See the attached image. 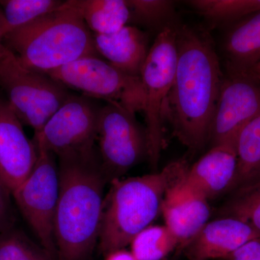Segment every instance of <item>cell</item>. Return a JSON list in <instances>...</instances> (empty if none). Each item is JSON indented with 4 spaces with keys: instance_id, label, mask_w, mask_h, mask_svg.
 <instances>
[{
    "instance_id": "obj_4",
    "label": "cell",
    "mask_w": 260,
    "mask_h": 260,
    "mask_svg": "<svg viewBox=\"0 0 260 260\" xmlns=\"http://www.w3.org/2000/svg\"><path fill=\"white\" fill-rule=\"evenodd\" d=\"M3 44L25 68L46 73L85 56H100L81 17L65 1L59 9L7 34Z\"/></svg>"
},
{
    "instance_id": "obj_7",
    "label": "cell",
    "mask_w": 260,
    "mask_h": 260,
    "mask_svg": "<svg viewBox=\"0 0 260 260\" xmlns=\"http://www.w3.org/2000/svg\"><path fill=\"white\" fill-rule=\"evenodd\" d=\"M45 75L84 96L118 104L134 114L143 112L144 93L140 78L122 73L101 56L80 58Z\"/></svg>"
},
{
    "instance_id": "obj_1",
    "label": "cell",
    "mask_w": 260,
    "mask_h": 260,
    "mask_svg": "<svg viewBox=\"0 0 260 260\" xmlns=\"http://www.w3.org/2000/svg\"><path fill=\"white\" fill-rule=\"evenodd\" d=\"M177 43V68L167 116L176 138L191 151H199L209 143L224 75L207 32L179 24Z\"/></svg>"
},
{
    "instance_id": "obj_22",
    "label": "cell",
    "mask_w": 260,
    "mask_h": 260,
    "mask_svg": "<svg viewBox=\"0 0 260 260\" xmlns=\"http://www.w3.org/2000/svg\"><path fill=\"white\" fill-rule=\"evenodd\" d=\"M64 3L61 0H1L6 35L59 9Z\"/></svg>"
},
{
    "instance_id": "obj_25",
    "label": "cell",
    "mask_w": 260,
    "mask_h": 260,
    "mask_svg": "<svg viewBox=\"0 0 260 260\" xmlns=\"http://www.w3.org/2000/svg\"><path fill=\"white\" fill-rule=\"evenodd\" d=\"M0 260H54L42 246L13 225L0 232Z\"/></svg>"
},
{
    "instance_id": "obj_17",
    "label": "cell",
    "mask_w": 260,
    "mask_h": 260,
    "mask_svg": "<svg viewBox=\"0 0 260 260\" xmlns=\"http://www.w3.org/2000/svg\"><path fill=\"white\" fill-rule=\"evenodd\" d=\"M93 39L99 56L122 73L140 78L149 52L146 32L128 25L113 34H93Z\"/></svg>"
},
{
    "instance_id": "obj_16",
    "label": "cell",
    "mask_w": 260,
    "mask_h": 260,
    "mask_svg": "<svg viewBox=\"0 0 260 260\" xmlns=\"http://www.w3.org/2000/svg\"><path fill=\"white\" fill-rule=\"evenodd\" d=\"M225 27L222 51L226 74L252 73L260 64V11Z\"/></svg>"
},
{
    "instance_id": "obj_11",
    "label": "cell",
    "mask_w": 260,
    "mask_h": 260,
    "mask_svg": "<svg viewBox=\"0 0 260 260\" xmlns=\"http://www.w3.org/2000/svg\"><path fill=\"white\" fill-rule=\"evenodd\" d=\"M260 114V77L254 73L224 75L211 127L212 147L236 139L240 130Z\"/></svg>"
},
{
    "instance_id": "obj_29",
    "label": "cell",
    "mask_w": 260,
    "mask_h": 260,
    "mask_svg": "<svg viewBox=\"0 0 260 260\" xmlns=\"http://www.w3.org/2000/svg\"><path fill=\"white\" fill-rule=\"evenodd\" d=\"M5 35H6V25H5L3 12H2L1 8H0V47L3 44V39H4Z\"/></svg>"
},
{
    "instance_id": "obj_15",
    "label": "cell",
    "mask_w": 260,
    "mask_h": 260,
    "mask_svg": "<svg viewBox=\"0 0 260 260\" xmlns=\"http://www.w3.org/2000/svg\"><path fill=\"white\" fill-rule=\"evenodd\" d=\"M237 138L214 145L184 174V179L208 200L234 188L237 177Z\"/></svg>"
},
{
    "instance_id": "obj_9",
    "label": "cell",
    "mask_w": 260,
    "mask_h": 260,
    "mask_svg": "<svg viewBox=\"0 0 260 260\" xmlns=\"http://www.w3.org/2000/svg\"><path fill=\"white\" fill-rule=\"evenodd\" d=\"M37 149L39 155L35 167L12 196L40 245L54 259V219L59 198V170L54 154Z\"/></svg>"
},
{
    "instance_id": "obj_8",
    "label": "cell",
    "mask_w": 260,
    "mask_h": 260,
    "mask_svg": "<svg viewBox=\"0 0 260 260\" xmlns=\"http://www.w3.org/2000/svg\"><path fill=\"white\" fill-rule=\"evenodd\" d=\"M99 155L109 183L121 179L130 169L148 158L146 130L134 113L115 104L101 108L98 125Z\"/></svg>"
},
{
    "instance_id": "obj_19",
    "label": "cell",
    "mask_w": 260,
    "mask_h": 260,
    "mask_svg": "<svg viewBox=\"0 0 260 260\" xmlns=\"http://www.w3.org/2000/svg\"><path fill=\"white\" fill-rule=\"evenodd\" d=\"M236 147L238 167L233 189H237L260 174V114L240 130Z\"/></svg>"
},
{
    "instance_id": "obj_26",
    "label": "cell",
    "mask_w": 260,
    "mask_h": 260,
    "mask_svg": "<svg viewBox=\"0 0 260 260\" xmlns=\"http://www.w3.org/2000/svg\"><path fill=\"white\" fill-rule=\"evenodd\" d=\"M12 192L0 179V232L12 226Z\"/></svg>"
},
{
    "instance_id": "obj_18",
    "label": "cell",
    "mask_w": 260,
    "mask_h": 260,
    "mask_svg": "<svg viewBox=\"0 0 260 260\" xmlns=\"http://www.w3.org/2000/svg\"><path fill=\"white\" fill-rule=\"evenodd\" d=\"M65 4L81 17L93 34H111L129 25L126 0H68Z\"/></svg>"
},
{
    "instance_id": "obj_23",
    "label": "cell",
    "mask_w": 260,
    "mask_h": 260,
    "mask_svg": "<svg viewBox=\"0 0 260 260\" xmlns=\"http://www.w3.org/2000/svg\"><path fill=\"white\" fill-rule=\"evenodd\" d=\"M222 213L245 222L260 234V174L236 189Z\"/></svg>"
},
{
    "instance_id": "obj_5",
    "label": "cell",
    "mask_w": 260,
    "mask_h": 260,
    "mask_svg": "<svg viewBox=\"0 0 260 260\" xmlns=\"http://www.w3.org/2000/svg\"><path fill=\"white\" fill-rule=\"evenodd\" d=\"M0 87L18 119L32 128L34 134L72 95L48 75L24 67L3 44L0 47Z\"/></svg>"
},
{
    "instance_id": "obj_10",
    "label": "cell",
    "mask_w": 260,
    "mask_h": 260,
    "mask_svg": "<svg viewBox=\"0 0 260 260\" xmlns=\"http://www.w3.org/2000/svg\"><path fill=\"white\" fill-rule=\"evenodd\" d=\"M101 108L90 98L72 94L34 134L32 141L37 148L58 158L91 151L95 149Z\"/></svg>"
},
{
    "instance_id": "obj_24",
    "label": "cell",
    "mask_w": 260,
    "mask_h": 260,
    "mask_svg": "<svg viewBox=\"0 0 260 260\" xmlns=\"http://www.w3.org/2000/svg\"><path fill=\"white\" fill-rule=\"evenodd\" d=\"M131 13L130 23L148 28L158 29L159 32L169 25L179 23L176 20L174 2L168 0H126Z\"/></svg>"
},
{
    "instance_id": "obj_12",
    "label": "cell",
    "mask_w": 260,
    "mask_h": 260,
    "mask_svg": "<svg viewBox=\"0 0 260 260\" xmlns=\"http://www.w3.org/2000/svg\"><path fill=\"white\" fill-rule=\"evenodd\" d=\"M38 155L37 145L25 135L23 123L7 99L0 96V179L12 193L30 175Z\"/></svg>"
},
{
    "instance_id": "obj_2",
    "label": "cell",
    "mask_w": 260,
    "mask_h": 260,
    "mask_svg": "<svg viewBox=\"0 0 260 260\" xmlns=\"http://www.w3.org/2000/svg\"><path fill=\"white\" fill-rule=\"evenodd\" d=\"M56 258L85 260L98 244L108 181L96 149L59 157Z\"/></svg>"
},
{
    "instance_id": "obj_21",
    "label": "cell",
    "mask_w": 260,
    "mask_h": 260,
    "mask_svg": "<svg viewBox=\"0 0 260 260\" xmlns=\"http://www.w3.org/2000/svg\"><path fill=\"white\" fill-rule=\"evenodd\" d=\"M129 245L138 260H162L179 247V242L165 225H150L135 236Z\"/></svg>"
},
{
    "instance_id": "obj_13",
    "label": "cell",
    "mask_w": 260,
    "mask_h": 260,
    "mask_svg": "<svg viewBox=\"0 0 260 260\" xmlns=\"http://www.w3.org/2000/svg\"><path fill=\"white\" fill-rule=\"evenodd\" d=\"M184 177L166 193L161 207L165 225L177 238L181 249L208 223L210 216L208 200Z\"/></svg>"
},
{
    "instance_id": "obj_14",
    "label": "cell",
    "mask_w": 260,
    "mask_h": 260,
    "mask_svg": "<svg viewBox=\"0 0 260 260\" xmlns=\"http://www.w3.org/2000/svg\"><path fill=\"white\" fill-rule=\"evenodd\" d=\"M260 234L245 222L225 216L208 222L183 248L189 260L227 259Z\"/></svg>"
},
{
    "instance_id": "obj_27",
    "label": "cell",
    "mask_w": 260,
    "mask_h": 260,
    "mask_svg": "<svg viewBox=\"0 0 260 260\" xmlns=\"http://www.w3.org/2000/svg\"><path fill=\"white\" fill-rule=\"evenodd\" d=\"M228 260H260V237L241 246Z\"/></svg>"
},
{
    "instance_id": "obj_20",
    "label": "cell",
    "mask_w": 260,
    "mask_h": 260,
    "mask_svg": "<svg viewBox=\"0 0 260 260\" xmlns=\"http://www.w3.org/2000/svg\"><path fill=\"white\" fill-rule=\"evenodd\" d=\"M212 26H227L260 11V0H191L186 2Z\"/></svg>"
},
{
    "instance_id": "obj_3",
    "label": "cell",
    "mask_w": 260,
    "mask_h": 260,
    "mask_svg": "<svg viewBox=\"0 0 260 260\" xmlns=\"http://www.w3.org/2000/svg\"><path fill=\"white\" fill-rule=\"evenodd\" d=\"M185 160L166 166L160 172L111 181L104 197L98 246L103 254L124 249L135 236L152 225L161 213L166 193L184 177Z\"/></svg>"
},
{
    "instance_id": "obj_30",
    "label": "cell",
    "mask_w": 260,
    "mask_h": 260,
    "mask_svg": "<svg viewBox=\"0 0 260 260\" xmlns=\"http://www.w3.org/2000/svg\"><path fill=\"white\" fill-rule=\"evenodd\" d=\"M252 73L260 77V64L256 66V68L254 70V71L252 72Z\"/></svg>"
},
{
    "instance_id": "obj_6",
    "label": "cell",
    "mask_w": 260,
    "mask_h": 260,
    "mask_svg": "<svg viewBox=\"0 0 260 260\" xmlns=\"http://www.w3.org/2000/svg\"><path fill=\"white\" fill-rule=\"evenodd\" d=\"M179 24L169 25L158 32L140 73L144 93L143 112L148 137V158L154 169L158 167L165 144L167 102L177 68Z\"/></svg>"
},
{
    "instance_id": "obj_28",
    "label": "cell",
    "mask_w": 260,
    "mask_h": 260,
    "mask_svg": "<svg viewBox=\"0 0 260 260\" xmlns=\"http://www.w3.org/2000/svg\"><path fill=\"white\" fill-rule=\"evenodd\" d=\"M105 260H138L131 251L124 249H117L106 254Z\"/></svg>"
}]
</instances>
